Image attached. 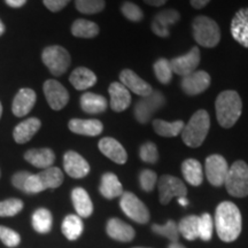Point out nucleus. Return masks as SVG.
<instances>
[{
	"label": "nucleus",
	"mask_w": 248,
	"mask_h": 248,
	"mask_svg": "<svg viewBox=\"0 0 248 248\" xmlns=\"http://www.w3.org/2000/svg\"><path fill=\"white\" fill-rule=\"evenodd\" d=\"M0 240L5 246L9 248L16 247L21 243V237L16 231L12 230V229L6 228V226L0 225Z\"/></svg>",
	"instance_id": "nucleus-43"
},
{
	"label": "nucleus",
	"mask_w": 248,
	"mask_h": 248,
	"mask_svg": "<svg viewBox=\"0 0 248 248\" xmlns=\"http://www.w3.org/2000/svg\"><path fill=\"white\" fill-rule=\"evenodd\" d=\"M4 31H5V26H4V24H2L1 20H0V36H1L2 33H4Z\"/></svg>",
	"instance_id": "nucleus-52"
},
{
	"label": "nucleus",
	"mask_w": 248,
	"mask_h": 248,
	"mask_svg": "<svg viewBox=\"0 0 248 248\" xmlns=\"http://www.w3.org/2000/svg\"><path fill=\"white\" fill-rule=\"evenodd\" d=\"M121 12L131 22H140L144 18V13H142L141 8L131 1L123 2L121 6Z\"/></svg>",
	"instance_id": "nucleus-42"
},
{
	"label": "nucleus",
	"mask_w": 248,
	"mask_h": 248,
	"mask_svg": "<svg viewBox=\"0 0 248 248\" xmlns=\"http://www.w3.org/2000/svg\"><path fill=\"white\" fill-rule=\"evenodd\" d=\"M36 92L32 89H21L15 95L13 105H12V111L15 116L22 117L30 113L36 104Z\"/></svg>",
	"instance_id": "nucleus-19"
},
{
	"label": "nucleus",
	"mask_w": 248,
	"mask_h": 248,
	"mask_svg": "<svg viewBox=\"0 0 248 248\" xmlns=\"http://www.w3.org/2000/svg\"><path fill=\"white\" fill-rule=\"evenodd\" d=\"M216 117L223 128H232L241 116L243 101L238 92L226 90L219 93L215 102Z\"/></svg>",
	"instance_id": "nucleus-2"
},
{
	"label": "nucleus",
	"mask_w": 248,
	"mask_h": 248,
	"mask_svg": "<svg viewBox=\"0 0 248 248\" xmlns=\"http://www.w3.org/2000/svg\"><path fill=\"white\" fill-rule=\"evenodd\" d=\"M210 126V117L206 110L195 111L187 124H185L182 131L183 141L188 147L195 148L201 146L208 135Z\"/></svg>",
	"instance_id": "nucleus-3"
},
{
	"label": "nucleus",
	"mask_w": 248,
	"mask_h": 248,
	"mask_svg": "<svg viewBox=\"0 0 248 248\" xmlns=\"http://www.w3.org/2000/svg\"><path fill=\"white\" fill-rule=\"evenodd\" d=\"M45 190L57 188L63 183V173L57 167H49L37 173Z\"/></svg>",
	"instance_id": "nucleus-36"
},
{
	"label": "nucleus",
	"mask_w": 248,
	"mask_h": 248,
	"mask_svg": "<svg viewBox=\"0 0 248 248\" xmlns=\"http://www.w3.org/2000/svg\"><path fill=\"white\" fill-rule=\"evenodd\" d=\"M157 182V176L153 170L145 169L142 170L139 175V183H140V187L145 192H152L154 190L155 184Z\"/></svg>",
	"instance_id": "nucleus-45"
},
{
	"label": "nucleus",
	"mask_w": 248,
	"mask_h": 248,
	"mask_svg": "<svg viewBox=\"0 0 248 248\" xmlns=\"http://www.w3.org/2000/svg\"><path fill=\"white\" fill-rule=\"evenodd\" d=\"M166 104V98L160 91L152 92L148 97L140 99L135 106V116L139 123L146 124L156 110L161 109Z\"/></svg>",
	"instance_id": "nucleus-8"
},
{
	"label": "nucleus",
	"mask_w": 248,
	"mask_h": 248,
	"mask_svg": "<svg viewBox=\"0 0 248 248\" xmlns=\"http://www.w3.org/2000/svg\"><path fill=\"white\" fill-rule=\"evenodd\" d=\"M31 223H32L33 230L38 233L45 234L51 231L52 224H53V217H52V214L48 209L39 208L32 214Z\"/></svg>",
	"instance_id": "nucleus-33"
},
{
	"label": "nucleus",
	"mask_w": 248,
	"mask_h": 248,
	"mask_svg": "<svg viewBox=\"0 0 248 248\" xmlns=\"http://www.w3.org/2000/svg\"><path fill=\"white\" fill-rule=\"evenodd\" d=\"M168 248H186V247H184L182 244H179L177 241V243H170Z\"/></svg>",
	"instance_id": "nucleus-51"
},
{
	"label": "nucleus",
	"mask_w": 248,
	"mask_h": 248,
	"mask_svg": "<svg viewBox=\"0 0 248 248\" xmlns=\"http://www.w3.org/2000/svg\"><path fill=\"white\" fill-rule=\"evenodd\" d=\"M224 185L229 194L235 198L248 195V164L244 161H235L229 167Z\"/></svg>",
	"instance_id": "nucleus-5"
},
{
	"label": "nucleus",
	"mask_w": 248,
	"mask_h": 248,
	"mask_svg": "<svg viewBox=\"0 0 248 248\" xmlns=\"http://www.w3.org/2000/svg\"><path fill=\"white\" fill-rule=\"evenodd\" d=\"M231 35L237 43L248 48V8H241L231 21Z\"/></svg>",
	"instance_id": "nucleus-18"
},
{
	"label": "nucleus",
	"mask_w": 248,
	"mask_h": 248,
	"mask_svg": "<svg viewBox=\"0 0 248 248\" xmlns=\"http://www.w3.org/2000/svg\"><path fill=\"white\" fill-rule=\"evenodd\" d=\"M120 207L132 221L140 224H146L150 221V212L147 207L131 192H123V194L121 195Z\"/></svg>",
	"instance_id": "nucleus-7"
},
{
	"label": "nucleus",
	"mask_w": 248,
	"mask_h": 248,
	"mask_svg": "<svg viewBox=\"0 0 248 248\" xmlns=\"http://www.w3.org/2000/svg\"><path fill=\"white\" fill-rule=\"evenodd\" d=\"M23 209V202L20 199H7L0 201V217L17 215Z\"/></svg>",
	"instance_id": "nucleus-40"
},
{
	"label": "nucleus",
	"mask_w": 248,
	"mask_h": 248,
	"mask_svg": "<svg viewBox=\"0 0 248 248\" xmlns=\"http://www.w3.org/2000/svg\"><path fill=\"white\" fill-rule=\"evenodd\" d=\"M152 230L155 232L156 234L162 235V237L169 239L171 243H177L179 239V231H178V226L175 222L169 219L168 222L166 223L164 225H157V224H153L152 225Z\"/></svg>",
	"instance_id": "nucleus-38"
},
{
	"label": "nucleus",
	"mask_w": 248,
	"mask_h": 248,
	"mask_svg": "<svg viewBox=\"0 0 248 248\" xmlns=\"http://www.w3.org/2000/svg\"><path fill=\"white\" fill-rule=\"evenodd\" d=\"M199 216L190 215L182 218L179 222L178 231L179 234H182L185 239L195 240L199 238Z\"/></svg>",
	"instance_id": "nucleus-35"
},
{
	"label": "nucleus",
	"mask_w": 248,
	"mask_h": 248,
	"mask_svg": "<svg viewBox=\"0 0 248 248\" xmlns=\"http://www.w3.org/2000/svg\"><path fill=\"white\" fill-rule=\"evenodd\" d=\"M182 172L185 181L192 186H199L203 181L202 166L198 160H185L182 164Z\"/></svg>",
	"instance_id": "nucleus-30"
},
{
	"label": "nucleus",
	"mask_w": 248,
	"mask_h": 248,
	"mask_svg": "<svg viewBox=\"0 0 248 248\" xmlns=\"http://www.w3.org/2000/svg\"><path fill=\"white\" fill-rule=\"evenodd\" d=\"M199 217V238L203 241H209L212 239L214 229L213 217L208 213H204Z\"/></svg>",
	"instance_id": "nucleus-41"
},
{
	"label": "nucleus",
	"mask_w": 248,
	"mask_h": 248,
	"mask_svg": "<svg viewBox=\"0 0 248 248\" xmlns=\"http://www.w3.org/2000/svg\"><path fill=\"white\" fill-rule=\"evenodd\" d=\"M100 193L106 199H114V198L121 197L123 194V186L117 178L115 173L107 172L101 177L100 183Z\"/></svg>",
	"instance_id": "nucleus-28"
},
{
	"label": "nucleus",
	"mask_w": 248,
	"mask_h": 248,
	"mask_svg": "<svg viewBox=\"0 0 248 248\" xmlns=\"http://www.w3.org/2000/svg\"><path fill=\"white\" fill-rule=\"evenodd\" d=\"M63 168L67 175L73 178H83L90 172V166L82 155L69 151L63 156Z\"/></svg>",
	"instance_id": "nucleus-15"
},
{
	"label": "nucleus",
	"mask_w": 248,
	"mask_h": 248,
	"mask_svg": "<svg viewBox=\"0 0 248 248\" xmlns=\"http://www.w3.org/2000/svg\"><path fill=\"white\" fill-rule=\"evenodd\" d=\"M204 171L208 182L214 186H222L224 184L226 175L229 171L228 162L222 155L213 154L207 157L204 164Z\"/></svg>",
	"instance_id": "nucleus-10"
},
{
	"label": "nucleus",
	"mask_w": 248,
	"mask_h": 248,
	"mask_svg": "<svg viewBox=\"0 0 248 248\" xmlns=\"http://www.w3.org/2000/svg\"><path fill=\"white\" fill-rule=\"evenodd\" d=\"M184 125L185 123L183 121H175V122H167L163 120L153 121L154 131L161 137H177L182 133Z\"/></svg>",
	"instance_id": "nucleus-32"
},
{
	"label": "nucleus",
	"mask_w": 248,
	"mask_h": 248,
	"mask_svg": "<svg viewBox=\"0 0 248 248\" xmlns=\"http://www.w3.org/2000/svg\"><path fill=\"white\" fill-rule=\"evenodd\" d=\"M210 76L203 70H195L190 75L183 77L181 86L187 95H198L209 88Z\"/></svg>",
	"instance_id": "nucleus-13"
},
{
	"label": "nucleus",
	"mask_w": 248,
	"mask_h": 248,
	"mask_svg": "<svg viewBox=\"0 0 248 248\" xmlns=\"http://www.w3.org/2000/svg\"><path fill=\"white\" fill-rule=\"evenodd\" d=\"M42 60L44 64L48 68L52 75L61 76L68 70L70 66V54L66 48L61 46L53 45L46 47L43 51Z\"/></svg>",
	"instance_id": "nucleus-6"
},
{
	"label": "nucleus",
	"mask_w": 248,
	"mask_h": 248,
	"mask_svg": "<svg viewBox=\"0 0 248 248\" xmlns=\"http://www.w3.org/2000/svg\"><path fill=\"white\" fill-rule=\"evenodd\" d=\"M192 30L195 42L203 47H215L221 40V30L213 18L208 16H197L192 22Z\"/></svg>",
	"instance_id": "nucleus-4"
},
{
	"label": "nucleus",
	"mask_w": 248,
	"mask_h": 248,
	"mask_svg": "<svg viewBox=\"0 0 248 248\" xmlns=\"http://www.w3.org/2000/svg\"><path fill=\"white\" fill-rule=\"evenodd\" d=\"M24 159L36 168L46 169L54 163L55 154L49 148H33L26 152Z\"/></svg>",
	"instance_id": "nucleus-25"
},
{
	"label": "nucleus",
	"mask_w": 248,
	"mask_h": 248,
	"mask_svg": "<svg viewBox=\"0 0 248 248\" xmlns=\"http://www.w3.org/2000/svg\"><path fill=\"white\" fill-rule=\"evenodd\" d=\"M153 69L155 77L162 84H169L172 79V68L170 64V61L167 59L161 58L159 60L155 61L153 64Z\"/></svg>",
	"instance_id": "nucleus-37"
},
{
	"label": "nucleus",
	"mask_w": 248,
	"mask_h": 248,
	"mask_svg": "<svg viewBox=\"0 0 248 248\" xmlns=\"http://www.w3.org/2000/svg\"><path fill=\"white\" fill-rule=\"evenodd\" d=\"M139 156L140 159L146 163H155L159 160V153H157V148L155 146L154 142L147 141L140 147L139 151Z\"/></svg>",
	"instance_id": "nucleus-44"
},
{
	"label": "nucleus",
	"mask_w": 248,
	"mask_h": 248,
	"mask_svg": "<svg viewBox=\"0 0 248 248\" xmlns=\"http://www.w3.org/2000/svg\"><path fill=\"white\" fill-rule=\"evenodd\" d=\"M44 94L49 107L53 110H61L69 101V93L61 83L55 79H48L44 83Z\"/></svg>",
	"instance_id": "nucleus-11"
},
{
	"label": "nucleus",
	"mask_w": 248,
	"mask_h": 248,
	"mask_svg": "<svg viewBox=\"0 0 248 248\" xmlns=\"http://www.w3.org/2000/svg\"><path fill=\"white\" fill-rule=\"evenodd\" d=\"M71 85L76 90L83 91V90L92 88L97 83V76L92 70L85 67H78L71 73L69 77Z\"/></svg>",
	"instance_id": "nucleus-27"
},
{
	"label": "nucleus",
	"mask_w": 248,
	"mask_h": 248,
	"mask_svg": "<svg viewBox=\"0 0 248 248\" xmlns=\"http://www.w3.org/2000/svg\"><path fill=\"white\" fill-rule=\"evenodd\" d=\"M133 248H150V247H133Z\"/></svg>",
	"instance_id": "nucleus-54"
},
{
	"label": "nucleus",
	"mask_w": 248,
	"mask_h": 248,
	"mask_svg": "<svg viewBox=\"0 0 248 248\" xmlns=\"http://www.w3.org/2000/svg\"><path fill=\"white\" fill-rule=\"evenodd\" d=\"M6 4L8 6H11V7L13 8H20L22 7V6L26 4L27 0H5Z\"/></svg>",
	"instance_id": "nucleus-48"
},
{
	"label": "nucleus",
	"mask_w": 248,
	"mask_h": 248,
	"mask_svg": "<svg viewBox=\"0 0 248 248\" xmlns=\"http://www.w3.org/2000/svg\"><path fill=\"white\" fill-rule=\"evenodd\" d=\"M46 8L51 12H60L69 4L70 0H43Z\"/></svg>",
	"instance_id": "nucleus-46"
},
{
	"label": "nucleus",
	"mask_w": 248,
	"mask_h": 248,
	"mask_svg": "<svg viewBox=\"0 0 248 248\" xmlns=\"http://www.w3.org/2000/svg\"><path fill=\"white\" fill-rule=\"evenodd\" d=\"M99 150L104 155H106L108 159L117 164H124L128 160V154L124 150L122 144H120L116 139L106 137L102 138L99 141Z\"/></svg>",
	"instance_id": "nucleus-21"
},
{
	"label": "nucleus",
	"mask_w": 248,
	"mask_h": 248,
	"mask_svg": "<svg viewBox=\"0 0 248 248\" xmlns=\"http://www.w3.org/2000/svg\"><path fill=\"white\" fill-rule=\"evenodd\" d=\"M12 183L17 190L28 194L40 193L45 190L37 173L28 171H18L12 177Z\"/></svg>",
	"instance_id": "nucleus-17"
},
{
	"label": "nucleus",
	"mask_w": 248,
	"mask_h": 248,
	"mask_svg": "<svg viewBox=\"0 0 248 248\" xmlns=\"http://www.w3.org/2000/svg\"><path fill=\"white\" fill-rule=\"evenodd\" d=\"M159 194L162 204H168L172 198H186L187 188L184 183L177 177L163 175L159 179Z\"/></svg>",
	"instance_id": "nucleus-9"
},
{
	"label": "nucleus",
	"mask_w": 248,
	"mask_h": 248,
	"mask_svg": "<svg viewBox=\"0 0 248 248\" xmlns=\"http://www.w3.org/2000/svg\"><path fill=\"white\" fill-rule=\"evenodd\" d=\"M80 107L88 114H100L107 109V100L100 94L86 92L80 97Z\"/></svg>",
	"instance_id": "nucleus-29"
},
{
	"label": "nucleus",
	"mask_w": 248,
	"mask_h": 248,
	"mask_svg": "<svg viewBox=\"0 0 248 248\" xmlns=\"http://www.w3.org/2000/svg\"><path fill=\"white\" fill-rule=\"evenodd\" d=\"M71 200L77 215L83 218L90 217L93 213V203L88 192L82 187L74 188L71 192Z\"/></svg>",
	"instance_id": "nucleus-26"
},
{
	"label": "nucleus",
	"mask_w": 248,
	"mask_h": 248,
	"mask_svg": "<svg viewBox=\"0 0 248 248\" xmlns=\"http://www.w3.org/2000/svg\"><path fill=\"white\" fill-rule=\"evenodd\" d=\"M69 130L76 135L95 137L99 136L104 130V125L99 120H80L73 119L69 121Z\"/></svg>",
	"instance_id": "nucleus-23"
},
{
	"label": "nucleus",
	"mask_w": 248,
	"mask_h": 248,
	"mask_svg": "<svg viewBox=\"0 0 248 248\" xmlns=\"http://www.w3.org/2000/svg\"><path fill=\"white\" fill-rule=\"evenodd\" d=\"M209 1H210V0H190L192 7L195 8V9L203 8L204 6L208 5Z\"/></svg>",
	"instance_id": "nucleus-47"
},
{
	"label": "nucleus",
	"mask_w": 248,
	"mask_h": 248,
	"mask_svg": "<svg viewBox=\"0 0 248 248\" xmlns=\"http://www.w3.org/2000/svg\"><path fill=\"white\" fill-rule=\"evenodd\" d=\"M147 5L154 6V7H159V6H162L166 4L168 0H144Z\"/></svg>",
	"instance_id": "nucleus-49"
},
{
	"label": "nucleus",
	"mask_w": 248,
	"mask_h": 248,
	"mask_svg": "<svg viewBox=\"0 0 248 248\" xmlns=\"http://www.w3.org/2000/svg\"><path fill=\"white\" fill-rule=\"evenodd\" d=\"M105 0H75L77 11L83 14H97L104 11Z\"/></svg>",
	"instance_id": "nucleus-39"
},
{
	"label": "nucleus",
	"mask_w": 248,
	"mask_h": 248,
	"mask_svg": "<svg viewBox=\"0 0 248 248\" xmlns=\"http://www.w3.org/2000/svg\"><path fill=\"white\" fill-rule=\"evenodd\" d=\"M40 126H42V122L36 117H30V119L18 123L13 131L14 140L17 144H26L38 132Z\"/></svg>",
	"instance_id": "nucleus-24"
},
{
	"label": "nucleus",
	"mask_w": 248,
	"mask_h": 248,
	"mask_svg": "<svg viewBox=\"0 0 248 248\" xmlns=\"http://www.w3.org/2000/svg\"><path fill=\"white\" fill-rule=\"evenodd\" d=\"M178 202L183 207H186L188 204V201H187V199H186V198H178Z\"/></svg>",
	"instance_id": "nucleus-50"
},
{
	"label": "nucleus",
	"mask_w": 248,
	"mask_h": 248,
	"mask_svg": "<svg viewBox=\"0 0 248 248\" xmlns=\"http://www.w3.org/2000/svg\"><path fill=\"white\" fill-rule=\"evenodd\" d=\"M108 92H109L110 95V107L114 111H117V113L124 111L131 104L130 91L122 83H111L109 89H108Z\"/></svg>",
	"instance_id": "nucleus-20"
},
{
	"label": "nucleus",
	"mask_w": 248,
	"mask_h": 248,
	"mask_svg": "<svg viewBox=\"0 0 248 248\" xmlns=\"http://www.w3.org/2000/svg\"><path fill=\"white\" fill-rule=\"evenodd\" d=\"M179 18H181V14L176 9H163L155 15L152 21V31L155 35L162 37V38L169 37L170 27L177 23Z\"/></svg>",
	"instance_id": "nucleus-14"
},
{
	"label": "nucleus",
	"mask_w": 248,
	"mask_h": 248,
	"mask_svg": "<svg viewBox=\"0 0 248 248\" xmlns=\"http://www.w3.org/2000/svg\"><path fill=\"white\" fill-rule=\"evenodd\" d=\"M120 79L122 84L125 86L129 91L136 93L137 95L140 97H148L153 92L152 86L145 82L144 79L140 78L135 71L131 69H124L122 73L120 74Z\"/></svg>",
	"instance_id": "nucleus-16"
},
{
	"label": "nucleus",
	"mask_w": 248,
	"mask_h": 248,
	"mask_svg": "<svg viewBox=\"0 0 248 248\" xmlns=\"http://www.w3.org/2000/svg\"><path fill=\"white\" fill-rule=\"evenodd\" d=\"M200 63V49L198 47H193L190 52L181 57L173 58L170 60L171 64L172 73L177 74V75L185 77L190 74L194 73L197 70L198 66Z\"/></svg>",
	"instance_id": "nucleus-12"
},
{
	"label": "nucleus",
	"mask_w": 248,
	"mask_h": 248,
	"mask_svg": "<svg viewBox=\"0 0 248 248\" xmlns=\"http://www.w3.org/2000/svg\"><path fill=\"white\" fill-rule=\"evenodd\" d=\"M106 231L111 239L122 243H129L135 238V230L132 226L126 224L120 218H110L107 222Z\"/></svg>",
	"instance_id": "nucleus-22"
},
{
	"label": "nucleus",
	"mask_w": 248,
	"mask_h": 248,
	"mask_svg": "<svg viewBox=\"0 0 248 248\" xmlns=\"http://www.w3.org/2000/svg\"><path fill=\"white\" fill-rule=\"evenodd\" d=\"M61 230L68 240H76L83 233L84 224L78 215H68L62 222Z\"/></svg>",
	"instance_id": "nucleus-31"
},
{
	"label": "nucleus",
	"mask_w": 248,
	"mask_h": 248,
	"mask_svg": "<svg viewBox=\"0 0 248 248\" xmlns=\"http://www.w3.org/2000/svg\"><path fill=\"white\" fill-rule=\"evenodd\" d=\"M71 33L78 38H93L99 33V27L92 21L78 18L71 26Z\"/></svg>",
	"instance_id": "nucleus-34"
},
{
	"label": "nucleus",
	"mask_w": 248,
	"mask_h": 248,
	"mask_svg": "<svg viewBox=\"0 0 248 248\" xmlns=\"http://www.w3.org/2000/svg\"><path fill=\"white\" fill-rule=\"evenodd\" d=\"M1 114H2V105L1 102H0V117H1Z\"/></svg>",
	"instance_id": "nucleus-53"
},
{
	"label": "nucleus",
	"mask_w": 248,
	"mask_h": 248,
	"mask_svg": "<svg viewBox=\"0 0 248 248\" xmlns=\"http://www.w3.org/2000/svg\"><path fill=\"white\" fill-rule=\"evenodd\" d=\"M215 228L219 239L224 243L237 240L241 233L243 218L240 210L231 201H223L216 208Z\"/></svg>",
	"instance_id": "nucleus-1"
}]
</instances>
